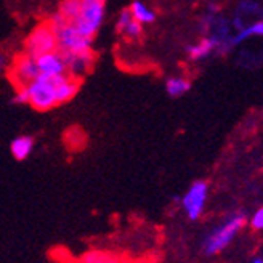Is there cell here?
Segmentation results:
<instances>
[{
	"instance_id": "obj_20",
	"label": "cell",
	"mask_w": 263,
	"mask_h": 263,
	"mask_svg": "<svg viewBox=\"0 0 263 263\" xmlns=\"http://www.w3.org/2000/svg\"><path fill=\"white\" fill-rule=\"evenodd\" d=\"M252 263H263V258H255Z\"/></svg>"
},
{
	"instance_id": "obj_21",
	"label": "cell",
	"mask_w": 263,
	"mask_h": 263,
	"mask_svg": "<svg viewBox=\"0 0 263 263\" xmlns=\"http://www.w3.org/2000/svg\"><path fill=\"white\" fill-rule=\"evenodd\" d=\"M124 263H134V261H124Z\"/></svg>"
},
{
	"instance_id": "obj_6",
	"label": "cell",
	"mask_w": 263,
	"mask_h": 263,
	"mask_svg": "<svg viewBox=\"0 0 263 263\" xmlns=\"http://www.w3.org/2000/svg\"><path fill=\"white\" fill-rule=\"evenodd\" d=\"M39 76H41V71H39L37 60L32 58L31 55H28L26 51L13 60V63L10 66V71H8L10 81L13 85H15L16 90L28 87Z\"/></svg>"
},
{
	"instance_id": "obj_12",
	"label": "cell",
	"mask_w": 263,
	"mask_h": 263,
	"mask_svg": "<svg viewBox=\"0 0 263 263\" xmlns=\"http://www.w3.org/2000/svg\"><path fill=\"white\" fill-rule=\"evenodd\" d=\"M32 148H34V140L28 135L16 137L10 144V151H11L13 157L18 161H24L26 157L31 154Z\"/></svg>"
},
{
	"instance_id": "obj_11",
	"label": "cell",
	"mask_w": 263,
	"mask_h": 263,
	"mask_svg": "<svg viewBox=\"0 0 263 263\" xmlns=\"http://www.w3.org/2000/svg\"><path fill=\"white\" fill-rule=\"evenodd\" d=\"M218 45H220V42H218V39H215V37L202 39L201 42L188 47V55L194 61L202 60V58H205V57H209L210 53H212L215 48H218Z\"/></svg>"
},
{
	"instance_id": "obj_18",
	"label": "cell",
	"mask_w": 263,
	"mask_h": 263,
	"mask_svg": "<svg viewBox=\"0 0 263 263\" xmlns=\"http://www.w3.org/2000/svg\"><path fill=\"white\" fill-rule=\"evenodd\" d=\"M66 140H68V144L72 148L74 146V141H79L81 144H84V132L79 130V128H71L68 130V134H66Z\"/></svg>"
},
{
	"instance_id": "obj_16",
	"label": "cell",
	"mask_w": 263,
	"mask_h": 263,
	"mask_svg": "<svg viewBox=\"0 0 263 263\" xmlns=\"http://www.w3.org/2000/svg\"><path fill=\"white\" fill-rule=\"evenodd\" d=\"M191 84L186 77H170L167 84H165V88H167V93L170 97H181L185 95L186 91L190 90Z\"/></svg>"
},
{
	"instance_id": "obj_15",
	"label": "cell",
	"mask_w": 263,
	"mask_h": 263,
	"mask_svg": "<svg viewBox=\"0 0 263 263\" xmlns=\"http://www.w3.org/2000/svg\"><path fill=\"white\" fill-rule=\"evenodd\" d=\"M130 11H132V15H134V18L141 24H149L156 20V13L151 8H148L143 2H140V0H137V2L130 5Z\"/></svg>"
},
{
	"instance_id": "obj_2",
	"label": "cell",
	"mask_w": 263,
	"mask_h": 263,
	"mask_svg": "<svg viewBox=\"0 0 263 263\" xmlns=\"http://www.w3.org/2000/svg\"><path fill=\"white\" fill-rule=\"evenodd\" d=\"M246 225V215L244 214H234L230 217L225 223H221L218 228H215L212 233L205 236L202 242V249L207 255H215L221 252L223 249H227L231 241L236 238L242 227Z\"/></svg>"
},
{
	"instance_id": "obj_9",
	"label": "cell",
	"mask_w": 263,
	"mask_h": 263,
	"mask_svg": "<svg viewBox=\"0 0 263 263\" xmlns=\"http://www.w3.org/2000/svg\"><path fill=\"white\" fill-rule=\"evenodd\" d=\"M55 79H57V95H58L60 104L72 100L79 91V87H81V79L71 76L69 72L58 76Z\"/></svg>"
},
{
	"instance_id": "obj_3",
	"label": "cell",
	"mask_w": 263,
	"mask_h": 263,
	"mask_svg": "<svg viewBox=\"0 0 263 263\" xmlns=\"http://www.w3.org/2000/svg\"><path fill=\"white\" fill-rule=\"evenodd\" d=\"M29 104L37 111H48L60 104L57 95V79L39 76L32 84L28 85Z\"/></svg>"
},
{
	"instance_id": "obj_10",
	"label": "cell",
	"mask_w": 263,
	"mask_h": 263,
	"mask_svg": "<svg viewBox=\"0 0 263 263\" xmlns=\"http://www.w3.org/2000/svg\"><path fill=\"white\" fill-rule=\"evenodd\" d=\"M116 28H117V32L124 37H127V39H130V41H137V39L141 35V23H138L134 18L130 8L124 10L119 15Z\"/></svg>"
},
{
	"instance_id": "obj_7",
	"label": "cell",
	"mask_w": 263,
	"mask_h": 263,
	"mask_svg": "<svg viewBox=\"0 0 263 263\" xmlns=\"http://www.w3.org/2000/svg\"><path fill=\"white\" fill-rule=\"evenodd\" d=\"M207 194H209V186L202 180L194 181L190 186V190L183 194L181 207L186 212L190 220H197L201 217V214L204 212V207H205Z\"/></svg>"
},
{
	"instance_id": "obj_5",
	"label": "cell",
	"mask_w": 263,
	"mask_h": 263,
	"mask_svg": "<svg viewBox=\"0 0 263 263\" xmlns=\"http://www.w3.org/2000/svg\"><path fill=\"white\" fill-rule=\"evenodd\" d=\"M104 7L106 0H82V10L81 15L76 20L77 29L88 39H93V35L98 32L100 26L104 18Z\"/></svg>"
},
{
	"instance_id": "obj_19",
	"label": "cell",
	"mask_w": 263,
	"mask_h": 263,
	"mask_svg": "<svg viewBox=\"0 0 263 263\" xmlns=\"http://www.w3.org/2000/svg\"><path fill=\"white\" fill-rule=\"evenodd\" d=\"M251 225H252L255 230H263V205L254 214V217H252V220H251Z\"/></svg>"
},
{
	"instance_id": "obj_8",
	"label": "cell",
	"mask_w": 263,
	"mask_h": 263,
	"mask_svg": "<svg viewBox=\"0 0 263 263\" xmlns=\"http://www.w3.org/2000/svg\"><path fill=\"white\" fill-rule=\"evenodd\" d=\"M37 66L39 71H41V76L45 77H58L63 74H68V66H66V61L58 50L39 57Z\"/></svg>"
},
{
	"instance_id": "obj_17",
	"label": "cell",
	"mask_w": 263,
	"mask_h": 263,
	"mask_svg": "<svg viewBox=\"0 0 263 263\" xmlns=\"http://www.w3.org/2000/svg\"><path fill=\"white\" fill-rule=\"evenodd\" d=\"M251 35H261L263 37V21H257V23H254L251 26H246L242 31H239L238 35H234L231 39V45L239 44V42L246 41V39L251 37Z\"/></svg>"
},
{
	"instance_id": "obj_13",
	"label": "cell",
	"mask_w": 263,
	"mask_h": 263,
	"mask_svg": "<svg viewBox=\"0 0 263 263\" xmlns=\"http://www.w3.org/2000/svg\"><path fill=\"white\" fill-rule=\"evenodd\" d=\"M82 263H124L119 254H114L109 251H88L82 255Z\"/></svg>"
},
{
	"instance_id": "obj_1",
	"label": "cell",
	"mask_w": 263,
	"mask_h": 263,
	"mask_svg": "<svg viewBox=\"0 0 263 263\" xmlns=\"http://www.w3.org/2000/svg\"><path fill=\"white\" fill-rule=\"evenodd\" d=\"M48 23L55 29L58 37V51L61 55H79L91 51V39L84 35L77 26L66 21L60 13L53 15Z\"/></svg>"
},
{
	"instance_id": "obj_14",
	"label": "cell",
	"mask_w": 263,
	"mask_h": 263,
	"mask_svg": "<svg viewBox=\"0 0 263 263\" xmlns=\"http://www.w3.org/2000/svg\"><path fill=\"white\" fill-rule=\"evenodd\" d=\"M81 10H82V0H63L58 13L68 23H76V20L81 15Z\"/></svg>"
},
{
	"instance_id": "obj_4",
	"label": "cell",
	"mask_w": 263,
	"mask_h": 263,
	"mask_svg": "<svg viewBox=\"0 0 263 263\" xmlns=\"http://www.w3.org/2000/svg\"><path fill=\"white\" fill-rule=\"evenodd\" d=\"M26 53L31 55L32 58H39L50 51L58 50V37L55 29L51 28V24L42 23L35 26V29L29 34V37L26 39Z\"/></svg>"
}]
</instances>
